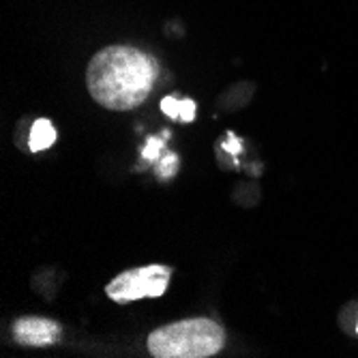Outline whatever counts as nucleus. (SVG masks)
I'll use <instances>...</instances> for the list:
<instances>
[{
    "mask_svg": "<svg viewBox=\"0 0 358 358\" xmlns=\"http://www.w3.org/2000/svg\"><path fill=\"white\" fill-rule=\"evenodd\" d=\"M166 138H170V134H164V138H148L146 146L142 150V157L148 159V161H155L161 155V148H164V140Z\"/></svg>",
    "mask_w": 358,
    "mask_h": 358,
    "instance_id": "6e6552de",
    "label": "nucleus"
},
{
    "mask_svg": "<svg viewBox=\"0 0 358 358\" xmlns=\"http://www.w3.org/2000/svg\"><path fill=\"white\" fill-rule=\"evenodd\" d=\"M172 268L164 264H148L124 271L106 285V294L114 303H134L140 299H159L168 289Z\"/></svg>",
    "mask_w": 358,
    "mask_h": 358,
    "instance_id": "7ed1b4c3",
    "label": "nucleus"
},
{
    "mask_svg": "<svg viewBox=\"0 0 358 358\" xmlns=\"http://www.w3.org/2000/svg\"><path fill=\"white\" fill-rule=\"evenodd\" d=\"M161 110H164V114L170 116L172 120H180V122H191L195 118V101H191V99L166 96V99L161 101Z\"/></svg>",
    "mask_w": 358,
    "mask_h": 358,
    "instance_id": "423d86ee",
    "label": "nucleus"
},
{
    "mask_svg": "<svg viewBox=\"0 0 358 358\" xmlns=\"http://www.w3.org/2000/svg\"><path fill=\"white\" fill-rule=\"evenodd\" d=\"M54 142H56V129H54V124L48 118H39L35 124H32V129H30V138H28L30 150H35V152L45 150Z\"/></svg>",
    "mask_w": 358,
    "mask_h": 358,
    "instance_id": "39448f33",
    "label": "nucleus"
},
{
    "mask_svg": "<svg viewBox=\"0 0 358 358\" xmlns=\"http://www.w3.org/2000/svg\"><path fill=\"white\" fill-rule=\"evenodd\" d=\"M230 140H227V144H223V148L227 150V152H232V155H236V152H241V142L234 138V134H230L227 136Z\"/></svg>",
    "mask_w": 358,
    "mask_h": 358,
    "instance_id": "1a4fd4ad",
    "label": "nucleus"
},
{
    "mask_svg": "<svg viewBox=\"0 0 358 358\" xmlns=\"http://www.w3.org/2000/svg\"><path fill=\"white\" fill-rule=\"evenodd\" d=\"M15 339L24 345H50L60 339V327L50 317H20L13 327Z\"/></svg>",
    "mask_w": 358,
    "mask_h": 358,
    "instance_id": "20e7f679",
    "label": "nucleus"
},
{
    "mask_svg": "<svg viewBox=\"0 0 358 358\" xmlns=\"http://www.w3.org/2000/svg\"><path fill=\"white\" fill-rule=\"evenodd\" d=\"M159 78V62L134 48L110 45L96 52L86 69L92 99L114 112H129L146 101Z\"/></svg>",
    "mask_w": 358,
    "mask_h": 358,
    "instance_id": "f257e3e1",
    "label": "nucleus"
},
{
    "mask_svg": "<svg viewBox=\"0 0 358 358\" xmlns=\"http://www.w3.org/2000/svg\"><path fill=\"white\" fill-rule=\"evenodd\" d=\"M178 170V157L174 152H168V157L161 159V164L157 166V176L159 178H172Z\"/></svg>",
    "mask_w": 358,
    "mask_h": 358,
    "instance_id": "0eeeda50",
    "label": "nucleus"
},
{
    "mask_svg": "<svg viewBox=\"0 0 358 358\" xmlns=\"http://www.w3.org/2000/svg\"><path fill=\"white\" fill-rule=\"evenodd\" d=\"M356 331H358V324H356Z\"/></svg>",
    "mask_w": 358,
    "mask_h": 358,
    "instance_id": "9d476101",
    "label": "nucleus"
},
{
    "mask_svg": "<svg viewBox=\"0 0 358 358\" xmlns=\"http://www.w3.org/2000/svg\"><path fill=\"white\" fill-rule=\"evenodd\" d=\"M223 345V327L208 317L180 320L148 335V350L157 358H208Z\"/></svg>",
    "mask_w": 358,
    "mask_h": 358,
    "instance_id": "f03ea898",
    "label": "nucleus"
}]
</instances>
